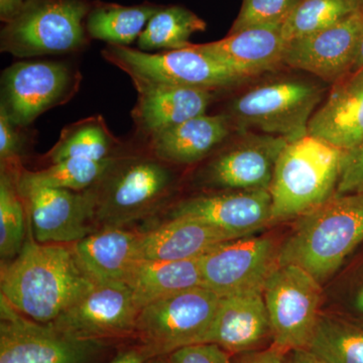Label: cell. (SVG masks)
<instances>
[{
    "label": "cell",
    "mask_w": 363,
    "mask_h": 363,
    "mask_svg": "<svg viewBox=\"0 0 363 363\" xmlns=\"http://www.w3.org/2000/svg\"><path fill=\"white\" fill-rule=\"evenodd\" d=\"M94 284L72 245L38 242L28 222L21 252L1 264L0 297L33 321L50 324Z\"/></svg>",
    "instance_id": "1"
},
{
    "label": "cell",
    "mask_w": 363,
    "mask_h": 363,
    "mask_svg": "<svg viewBox=\"0 0 363 363\" xmlns=\"http://www.w3.org/2000/svg\"><path fill=\"white\" fill-rule=\"evenodd\" d=\"M363 241V193L334 195L297 223L279 248V264H294L323 284Z\"/></svg>",
    "instance_id": "2"
},
{
    "label": "cell",
    "mask_w": 363,
    "mask_h": 363,
    "mask_svg": "<svg viewBox=\"0 0 363 363\" xmlns=\"http://www.w3.org/2000/svg\"><path fill=\"white\" fill-rule=\"evenodd\" d=\"M173 164L147 154H117L99 181L88 189L93 223L99 228L125 227L156 213L173 194Z\"/></svg>",
    "instance_id": "3"
},
{
    "label": "cell",
    "mask_w": 363,
    "mask_h": 363,
    "mask_svg": "<svg viewBox=\"0 0 363 363\" xmlns=\"http://www.w3.org/2000/svg\"><path fill=\"white\" fill-rule=\"evenodd\" d=\"M346 150L307 135L286 143L269 194L272 224L298 218L336 194Z\"/></svg>",
    "instance_id": "4"
},
{
    "label": "cell",
    "mask_w": 363,
    "mask_h": 363,
    "mask_svg": "<svg viewBox=\"0 0 363 363\" xmlns=\"http://www.w3.org/2000/svg\"><path fill=\"white\" fill-rule=\"evenodd\" d=\"M325 90L319 81L301 76L272 77L234 97L222 113L240 133L255 130L293 142L308 135Z\"/></svg>",
    "instance_id": "5"
},
{
    "label": "cell",
    "mask_w": 363,
    "mask_h": 363,
    "mask_svg": "<svg viewBox=\"0 0 363 363\" xmlns=\"http://www.w3.org/2000/svg\"><path fill=\"white\" fill-rule=\"evenodd\" d=\"M102 57L123 71L136 91L159 87H188L210 91L228 90L247 83L196 45L174 51L150 54L128 45H106Z\"/></svg>",
    "instance_id": "6"
},
{
    "label": "cell",
    "mask_w": 363,
    "mask_h": 363,
    "mask_svg": "<svg viewBox=\"0 0 363 363\" xmlns=\"http://www.w3.org/2000/svg\"><path fill=\"white\" fill-rule=\"evenodd\" d=\"M90 0H26L21 13L4 25L0 50L18 58L73 54L89 45L86 20Z\"/></svg>",
    "instance_id": "7"
},
{
    "label": "cell",
    "mask_w": 363,
    "mask_h": 363,
    "mask_svg": "<svg viewBox=\"0 0 363 363\" xmlns=\"http://www.w3.org/2000/svg\"><path fill=\"white\" fill-rule=\"evenodd\" d=\"M220 296L199 286L143 307L136 320V337L166 357L174 350L203 343L218 310Z\"/></svg>",
    "instance_id": "8"
},
{
    "label": "cell",
    "mask_w": 363,
    "mask_h": 363,
    "mask_svg": "<svg viewBox=\"0 0 363 363\" xmlns=\"http://www.w3.org/2000/svg\"><path fill=\"white\" fill-rule=\"evenodd\" d=\"M272 329V345L290 351L311 340L322 302L321 284L294 264H278L262 291Z\"/></svg>",
    "instance_id": "9"
},
{
    "label": "cell",
    "mask_w": 363,
    "mask_h": 363,
    "mask_svg": "<svg viewBox=\"0 0 363 363\" xmlns=\"http://www.w3.org/2000/svg\"><path fill=\"white\" fill-rule=\"evenodd\" d=\"M81 80L77 67L66 62H18L2 73L0 111L28 128L40 114L68 102Z\"/></svg>",
    "instance_id": "10"
},
{
    "label": "cell",
    "mask_w": 363,
    "mask_h": 363,
    "mask_svg": "<svg viewBox=\"0 0 363 363\" xmlns=\"http://www.w3.org/2000/svg\"><path fill=\"white\" fill-rule=\"evenodd\" d=\"M104 341L72 337L39 323L0 297V363H90Z\"/></svg>",
    "instance_id": "11"
},
{
    "label": "cell",
    "mask_w": 363,
    "mask_h": 363,
    "mask_svg": "<svg viewBox=\"0 0 363 363\" xmlns=\"http://www.w3.org/2000/svg\"><path fill=\"white\" fill-rule=\"evenodd\" d=\"M278 255L271 238L250 235L222 242L200 259L202 286L220 297L262 292Z\"/></svg>",
    "instance_id": "12"
},
{
    "label": "cell",
    "mask_w": 363,
    "mask_h": 363,
    "mask_svg": "<svg viewBox=\"0 0 363 363\" xmlns=\"http://www.w3.org/2000/svg\"><path fill=\"white\" fill-rule=\"evenodd\" d=\"M240 133L238 140L220 147L203 169L201 180L207 189L269 190L277 162L289 140L267 133Z\"/></svg>",
    "instance_id": "13"
},
{
    "label": "cell",
    "mask_w": 363,
    "mask_h": 363,
    "mask_svg": "<svg viewBox=\"0 0 363 363\" xmlns=\"http://www.w3.org/2000/svg\"><path fill=\"white\" fill-rule=\"evenodd\" d=\"M140 311L125 283L94 284L50 324L72 337L105 341L135 335Z\"/></svg>",
    "instance_id": "14"
},
{
    "label": "cell",
    "mask_w": 363,
    "mask_h": 363,
    "mask_svg": "<svg viewBox=\"0 0 363 363\" xmlns=\"http://www.w3.org/2000/svg\"><path fill=\"white\" fill-rule=\"evenodd\" d=\"M363 30V7L307 37L286 44L284 65L334 83L350 73Z\"/></svg>",
    "instance_id": "15"
},
{
    "label": "cell",
    "mask_w": 363,
    "mask_h": 363,
    "mask_svg": "<svg viewBox=\"0 0 363 363\" xmlns=\"http://www.w3.org/2000/svg\"><path fill=\"white\" fill-rule=\"evenodd\" d=\"M20 191L38 242L73 245L96 231L88 190L35 187Z\"/></svg>",
    "instance_id": "16"
},
{
    "label": "cell",
    "mask_w": 363,
    "mask_h": 363,
    "mask_svg": "<svg viewBox=\"0 0 363 363\" xmlns=\"http://www.w3.org/2000/svg\"><path fill=\"white\" fill-rule=\"evenodd\" d=\"M169 218L193 219L245 238L272 224V197L269 190L207 193L177 203Z\"/></svg>",
    "instance_id": "17"
},
{
    "label": "cell",
    "mask_w": 363,
    "mask_h": 363,
    "mask_svg": "<svg viewBox=\"0 0 363 363\" xmlns=\"http://www.w3.org/2000/svg\"><path fill=\"white\" fill-rule=\"evenodd\" d=\"M286 44L281 28L255 26L196 47L248 81L285 66Z\"/></svg>",
    "instance_id": "18"
},
{
    "label": "cell",
    "mask_w": 363,
    "mask_h": 363,
    "mask_svg": "<svg viewBox=\"0 0 363 363\" xmlns=\"http://www.w3.org/2000/svg\"><path fill=\"white\" fill-rule=\"evenodd\" d=\"M272 340L271 323L262 292L220 298L218 310L204 342L214 343L234 355L262 350Z\"/></svg>",
    "instance_id": "19"
},
{
    "label": "cell",
    "mask_w": 363,
    "mask_h": 363,
    "mask_svg": "<svg viewBox=\"0 0 363 363\" xmlns=\"http://www.w3.org/2000/svg\"><path fill=\"white\" fill-rule=\"evenodd\" d=\"M308 135L344 150L363 143V69L334 83L313 114Z\"/></svg>",
    "instance_id": "20"
},
{
    "label": "cell",
    "mask_w": 363,
    "mask_h": 363,
    "mask_svg": "<svg viewBox=\"0 0 363 363\" xmlns=\"http://www.w3.org/2000/svg\"><path fill=\"white\" fill-rule=\"evenodd\" d=\"M233 130L223 113H205L162 130L145 142L157 159L173 166H185L211 156L220 149Z\"/></svg>",
    "instance_id": "21"
},
{
    "label": "cell",
    "mask_w": 363,
    "mask_h": 363,
    "mask_svg": "<svg viewBox=\"0 0 363 363\" xmlns=\"http://www.w3.org/2000/svg\"><path fill=\"white\" fill-rule=\"evenodd\" d=\"M138 93L131 116L138 135L145 140L206 113L216 96V91L188 87H159Z\"/></svg>",
    "instance_id": "22"
},
{
    "label": "cell",
    "mask_w": 363,
    "mask_h": 363,
    "mask_svg": "<svg viewBox=\"0 0 363 363\" xmlns=\"http://www.w3.org/2000/svg\"><path fill=\"white\" fill-rule=\"evenodd\" d=\"M233 234L188 218H169L140 233L138 257L154 260L201 259L212 248L236 240Z\"/></svg>",
    "instance_id": "23"
},
{
    "label": "cell",
    "mask_w": 363,
    "mask_h": 363,
    "mask_svg": "<svg viewBox=\"0 0 363 363\" xmlns=\"http://www.w3.org/2000/svg\"><path fill=\"white\" fill-rule=\"evenodd\" d=\"M140 233L125 227L98 229L73 243L79 264L95 284L125 283L138 257Z\"/></svg>",
    "instance_id": "24"
},
{
    "label": "cell",
    "mask_w": 363,
    "mask_h": 363,
    "mask_svg": "<svg viewBox=\"0 0 363 363\" xmlns=\"http://www.w3.org/2000/svg\"><path fill=\"white\" fill-rule=\"evenodd\" d=\"M138 309L174 294L202 286L200 259L136 260L125 281Z\"/></svg>",
    "instance_id": "25"
},
{
    "label": "cell",
    "mask_w": 363,
    "mask_h": 363,
    "mask_svg": "<svg viewBox=\"0 0 363 363\" xmlns=\"http://www.w3.org/2000/svg\"><path fill=\"white\" fill-rule=\"evenodd\" d=\"M162 6L152 2L121 6L93 1L86 20V30L91 40H102L107 45H130L138 40Z\"/></svg>",
    "instance_id": "26"
},
{
    "label": "cell",
    "mask_w": 363,
    "mask_h": 363,
    "mask_svg": "<svg viewBox=\"0 0 363 363\" xmlns=\"http://www.w3.org/2000/svg\"><path fill=\"white\" fill-rule=\"evenodd\" d=\"M121 147L104 117L91 116L66 126L45 159L50 164L68 159L101 162L116 156Z\"/></svg>",
    "instance_id": "27"
},
{
    "label": "cell",
    "mask_w": 363,
    "mask_h": 363,
    "mask_svg": "<svg viewBox=\"0 0 363 363\" xmlns=\"http://www.w3.org/2000/svg\"><path fill=\"white\" fill-rule=\"evenodd\" d=\"M206 21L180 6H162L150 18L138 40V50H181L192 45L190 38L206 30Z\"/></svg>",
    "instance_id": "28"
},
{
    "label": "cell",
    "mask_w": 363,
    "mask_h": 363,
    "mask_svg": "<svg viewBox=\"0 0 363 363\" xmlns=\"http://www.w3.org/2000/svg\"><path fill=\"white\" fill-rule=\"evenodd\" d=\"M21 164L1 162L0 172V257L2 262L13 259L25 245L26 207L18 184Z\"/></svg>",
    "instance_id": "29"
},
{
    "label": "cell",
    "mask_w": 363,
    "mask_h": 363,
    "mask_svg": "<svg viewBox=\"0 0 363 363\" xmlns=\"http://www.w3.org/2000/svg\"><path fill=\"white\" fill-rule=\"evenodd\" d=\"M113 157L101 162L64 160L38 171H28L21 164L18 169V188L48 187L83 192L99 181L111 166Z\"/></svg>",
    "instance_id": "30"
},
{
    "label": "cell",
    "mask_w": 363,
    "mask_h": 363,
    "mask_svg": "<svg viewBox=\"0 0 363 363\" xmlns=\"http://www.w3.org/2000/svg\"><path fill=\"white\" fill-rule=\"evenodd\" d=\"M306 348L327 363H363V326L321 313Z\"/></svg>",
    "instance_id": "31"
},
{
    "label": "cell",
    "mask_w": 363,
    "mask_h": 363,
    "mask_svg": "<svg viewBox=\"0 0 363 363\" xmlns=\"http://www.w3.org/2000/svg\"><path fill=\"white\" fill-rule=\"evenodd\" d=\"M358 9L350 0H300L281 26V33L288 43L307 37L335 25Z\"/></svg>",
    "instance_id": "32"
},
{
    "label": "cell",
    "mask_w": 363,
    "mask_h": 363,
    "mask_svg": "<svg viewBox=\"0 0 363 363\" xmlns=\"http://www.w3.org/2000/svg\"><path fill=\"white\" fill-rule=\"evenodd\" d=\"M300 0H242L238 18L229 33L255 26L281 28Z\"/></svg>",
    "instance_id": "33"
},
{
    "label": "cell",
    "mask_w": 363,
    "mask_h": 363,
    "mask_svg": "<svg viewBox=\"0 0 363 363\" xmlns=\"http://www.w3.org/2000/svg\"><path fill=\"white\" fill-rule=\"evenodd\" d=\"M26 128L13 123L6 112L0 111V161L21 164V157L28 147Z\"/></svg>",
    "instance_id": "34"
},
{
    "label": "cell",
    "mask_w": 363,
    "mask_h": 363,
    "mask_svg": "<svg viewBox=\"0 0 363 363\" xmlns=\"http://www.w3.org/2000/svg\"><path fill=\"white\" fill-rule=\"evenodd\" d=\"M168 363H233V355L214 343H195L169 353Z\"/></svg>",
    "instance_id": "35"
},
{
    "label": "cell",
    "mask_w": 363,
    "mask_h": 363,
    "mask_svg": "<svg viewBox=\"0 0 363 363\" xmlns=\"http://www.w3.org/2000/svg\"><path fill=\"white\" fill-rule=\"evenodd\" d=\"M363 193V143L346 150L336 195Z\"/></svg>",
    "instance_id": "36"
},
{
    "label": "cell",
    "mask_w": 363,
    "mask_h": 363,
    "mask_svg": "<svg viewBox=\"0 0 363 363\" xmlns=\"http://www.w3.org/2000/svg\"><path fill=\"white\" fill-rule=\"evenodd\" d=\"M286 353L271 345V347L234 355L233 363H285Z\"/></svg>",
    "instance_id": "37"
},
{
    "label": "cell",
    "mask_w": 363,
    "mask_h": 363,
    "mask_svg": "<svg viewBox=\"0 0 363 363\" xmlns=\"http://www.w3.org/2000/svg\"><path fill=\"white\" fill-rule=\"evenodd\" d=\"M154 357H157L156 353L147 346L140 344V346L118 353L107 363H145Z\"/></svg>",
    "instance_id": "38"
},
{
    "label": "cell",
    "mask_w": 363,
    "mask_h": 363,
    "mask_svg": "<svg viewBox=\"0 0 363 363\" xmlns=\"http://www.w3.org/2000/svg\"><path fill=\"white\" fill-rule=\"evenodd\" d=\"M26 0H0V20L4 25L13 21L25 6Z\"/></svg>",
    "instance_id": "39"
},
{
    "label": "cell",
    "mask_w": 363,
    "mask_h": 363,
    "mask_svg": "<svg viewBox=\"0 0 363 363\" xmlns=\"http://www.w3.org/2000/svg\"><path fill=\"white\" fill-rule=\"evenodd\" d=\"M285 363H327L316 354L308 350L307 348H301L286 353Z\"/></svg>",
    "instance_id": "40"
},
{
    "label": "cell",
    "mask_w": 363,
    "mask_h": 363,
    "mask_svg": "<svg viewBox=\"0 0 363 363\" xmlns=\"http://www.w3.org/2000/svg\"><path fill=\"white\" fill-rule=\"evenodd\" d=\"M363 69V30L358 42L357 55H355L354 63L350 72L362 70Z\"/></svg>",
    "instance_id": "41"
},
{
    "label": "cell",
    "mask_w": 363,
    "mask_h": 363,
    "mask_svg": "<svg viewBox=\"0 0 363 363\" xmlns=\"http://www.w3.org/2000/svg\"><path fill=\"white\" fill-rule=\"evenodd\" d=\"M353 304H354L355 309L358 312L363 314V283L355 292L354 298H353Z\"/></svg>",
    "instance_id": "42"
},
{
    "label": "cell",
    "mask_w": 363,
    "mask_h": 363,
    "mask_svg": "<svg viewBox=\"0 0 363 363\" xmlns=\"http://www.w3.org/2000/svg\"><path fill=\"white\" fill-rule=\"evenodd\" d=\"M161 357H162L152 358V359H150L149 362L145 363H168L167 360H164Z\"/></svg>",
    "instance_id": "43"
},
{
    "label": "cell",
    "mask_w": 363,
    "mask_h": 363,
    "mask_svg": "<svg viewBox=\"0 0 363 363\" xmlns=\"http://www.w3.org/2000/svg\"><path fill=\"white\" fill-rule=\"evenodd\" d=\"M350 1L352 2V4H354L355 6L359 7V9H362L363 7V0H350Z\"/></svg>",
    "instance_id": "44"
}]
</instances>
